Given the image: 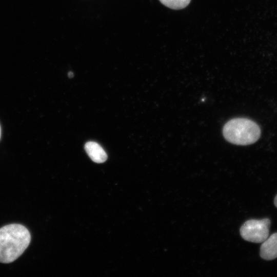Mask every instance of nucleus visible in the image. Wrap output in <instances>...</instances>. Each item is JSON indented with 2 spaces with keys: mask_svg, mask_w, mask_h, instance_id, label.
Here are the masks:
<instances>
[{
  "mask_svg": "<svg viewBox=\"0 0 277 277\" xmlns=\"http://www.w3.org/2000/svg\"><path fill=\"white\" fill-rule=\"evenodd\" d=\"M73 73L72 72H69L68 73L69 77L71 78L73 77Z\"/></svg>",
  "mask_w": 277,
  "mask_h": 277,
  "instance_id": "obj_8",
  "label": "nucleus"
},
{
  "mask_svg": "<svg viewBox=\"0 0 277 277\" xmlns=\"http://www.w3.org/2000/svg\"><path fill=\"white\" fill-rule=\"evenodd\" d=\"M191 0H160L165 6L173 9H181L185 8Z\"/></svg>",
  "mask_w": 277,
  "mask_h": 277,
  "instance_id": "obj_6",
  "label": "nucleus"
},
{
  "mask_svg": "<svg viewBox=\"0 0 277 277\" xmlns=\"http://www.w3.org/2000/svg\"><path fill=\"white\" fill-rule=\"evenodd\" d=\"M0 137H1V127H0Z\"/></svg>",
  "mask_w": 277,
  "mask_h": 277,
  "instance_id": "obj_9",
  "label": "nucleus"
},
{
  "mask_svg": "<svg viewBox=\"0 0 277 277\" xmlns=\"http://www.w3.org/2000/svg\"><path fill=\"white\" fill-rule=\"evenodd\" d=\"M30 241L29 230L22 225L12 224L0 228V263H10L16 260Z\"/></svg>",
  "mask_w": 277,
  "mask_h": 277,
  "instance_id": "obj_1",
  "label": "nucleus"
},
{
  "mask_svg": "<svg viewBox=\"0 0 277 277\" xmlns=\"http://www.w3.org/2000/svg\"><path fill=\"white\" fill-rule=\"evenodd\" d=\"M274 203L275 206L277 207V195L275 196L274 200Z\"/></svg>",
  "mask_w": 277,
  "mask_h": 277,
  "instance_id": "obj_7",
  "label": "nucleus"
},
{
  "mask_svg": "<svg viewBox=\"0 0 277 277\" xmlns=\"http://www.w3.org/2000/svg\"><path fill=\"white\" fill-rule=\"evenodd\" d=\"M85 149L90 159L95 163H103L107 159V155L105 150L95 142L91 141L86 143Z\"/></svg>",
  "mask_w": 277,
  "mask_h": 277,
  "instance_id": "obj_5",
  "label": "nucleus"
},
{
  "mask_svg": "<svg viewBox=\"0 0 277 277\" xmlns=\"http://www.w3.org/2000/svg\"><path fill=\"white\" fill-rule=\"evenodd\" d=\"M270 223L268 218L248 220L240 228L241 235L246 241L255 243H262L269 235Z\"/></svg>",
  "mask_w": 277,
  "mask_h": 277,
  "instance_id": "obj_3",
  "label": "nucleus"
},
{
  "mask_svg": "<svg viewBox=\"0 0 277 277\" xmlns=\"http://www.w3.org/2000/svg\"><path fill=\"white\" fill-rule=\"evenodd\" d=\"M260 248L261 257L266 260L277 258V232L273 233L263 242Z\"/></svg>",
  "mask_w": 277,
  "mask_h": 277,
  "instance_id": "obj_4",
  "label": "nucleus"
},
{
  "mask_svg": "<svg viewBox=\"0 0 277 277\" xmlns=\"http://www.w3.org/2000/svg\"><path fill=\"white\" fill-rule=\"evenodd\" d=\"M261 129L254 121L246 118H234L227 122L223 129L225 138L239 145H247L256 142L261 136Z\"/></svg>",
  "mask_w": 277,
  "mask_h": 277,
  "instance_id": "obj_2",
  "label": "nucleus"
}]
</instances>
